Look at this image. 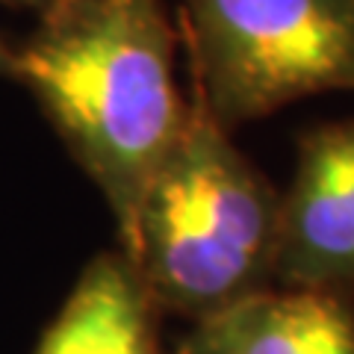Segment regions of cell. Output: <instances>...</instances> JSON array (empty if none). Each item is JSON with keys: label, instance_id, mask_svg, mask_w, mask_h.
<instances>
[{"label": "cell", "instance_id": "cell-2", "mask_svg": "<svg viewBox=\"0 0 354 354\" xmlns=\"http://www.w3.org/2000/svg\"><path fill=\"white\" fill-rule=\"evenodd\" d=\"M278 245L281 195L192 97L180 139L145 186L121 257L153 304L198 322L266 290Z\"/></svg>", "mask_w": 354, "mask_h": 354}, {"label": "cell", "instance_id": "cell-8", "mask_svg": "<svg viewBox=\"0 0 354 354\" xmlns=\"http://www.w3.org/2000/svg\"><path fill=\"white\" fill-rule=\"evenodd\" d=\"M50 0H0V6H12V9H36L41 12L44 6H48Z\"/></svg>", "mask_w": 354, "mask_h": 354}, {"label": "cell", "instance_id": "cell-7", "mask_svg": "<svg viewBox=\"0 0 354 354\" xmlns=\"http://www.w3.org/2000/svg\"><path fill=\"white\" fill-rule=\"evenodd\" d=\"M0 77H6V80L15 77V48L3 36H0Z\"/></svg>", "mask_w": 354, "mask_h": 354}, {"label": "cell", "instance_id": "cell-3", "mask_svg": "<svg viewBox=\"0 0 354 354\" xmlns=\"http://www.w3.org/2000/svg\"><path fill=\"white\" fill-rule=\"evenodd\" d=\"M192 97L225 130L354 92V0H177Z\"/></svg>", "mask_w": 354, "mask_h": 354}, {"label": "cell", "instance_id": "cell-6", "mask_svg": "<svg viewBox=\"0 0 354 354\" xmlns=\"http://www.w3.org/2000/svg\"><path fill=\"white\" fill-rule=\"evenodd\" d=\"M145 286L121 257L101 254L77 278L36 354H157Z\"/></svg>", "mask_w": 354, "mask_h": 354}, {"label": "cell", "instance_id": "cell-1", "mask_svg": "<svg viewBox=\"0 0 354 354\" xmlns=\"http://www.w3.org/2000/svg\"><path fill=\"white\" fill-rule=\"evenodd\" d=\"M165 0H50L15 77L113 209L121 251L153 171L189 118Z\"/></svg>", "mask_w": 354, "mask_h": 354}, {"label": "cell", "instance_id": "cell-4", "mask_svg": "<svg viewBox=\"0 0 354 354\" xmlns=\"http://www.w3.org/2000/svg\"><path fill=\"white\" fill-rule=\"evenodd\" d=\"M274 278L313 290L354 283V121L304 136L292 186L281 198Z\"/></svg>", "mask_w": 354, "mask_h": 354}, {"label": "cell", "instance_id": "cell-5", "mask_svg": "<svg viewBox=\"0 0 354 354\" xmlns=\"http://www.w3.org/2000/svg\"><path fill=\"white\" fill-rule=\"evenodd\" d=\"M180 354H354V316L330 290H260L198 319Z\"/></svg>", "mask_w": 354, "mask_h": 354}]
</instances>
